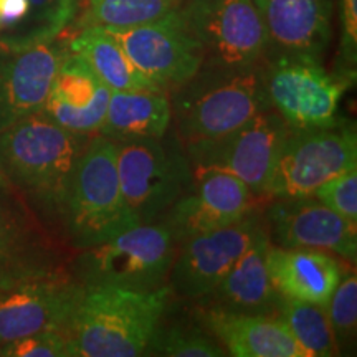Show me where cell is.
<instances>
[{
	"label": "cell",
	"instance_id": "21",
	"mask_svg": "<svg viewBox=\"0 0 357 357\" xmlns=\"http://www.w3.org/2000/svg\"><path fill=\"white\" fill-rule=\"evenodd\" d=\"M268 270L281 296L326 306L351 265L328 250L283 248L271 243Z\"/></svg>",
	"mask_w": 357,
	"mask_h": 357
},
{
	"label": "cell",
	"instance_id": "4",
	"mask_svg": "<svg viewBox=\"0 0 357 357\" xmlns=\"http://www.w3.org/2000/svg\"><path fill=\"white\" fill-rule=\"evenodd\" d=\"M73 248H88L136 227L119 187L114 141L89 137L56 212Z\"/></svg>",
	"mask_w": 357,
	"mask_h": 357
},
{
	"label": "cell",
	"instance_id": "22",
	"mask_svg": "<svg viewBox=\"0 0 357 357\" xmlns=\"http://www.w3.org/2000/svg\"><path fill=\"white\" fill-rule=\"evenodd\" d=\"M200 323L235 357H305L275 314L200 310Z\"/></svg>",
	"mask_w": 357,
	"mask_h": 357
},
{
	"label": "cell",
	"instance_id": "29",
	"mask_svg": "<svg viewBox=\"0 0 357 357\" xmlns=\"http://www.w3.org/2000/svg\"><path fill=\"white\" fill-rule=\"evenodd\" d=\"M312 197L346 220L357 223V167L329 178L314 190Z\"/></svg>",
	"mask_w": 357,
	"mask_h": 357
},
{
	"label": "cell",
	"instance_id": "11",
	"mask_svg": "<svg viewBox=\"0 0 357 357\" xmlns=\"http://www.w3.org/2000/svg\"><path fill=\"white\" fill-rule=\"evenodd\" d=\"M265 225L263 208L258 205L230 225L178 243L167 278L171 294L197 301L211 293Z\"/></svg>",
	"mask_w": 357,
	"mask_h": 357
},
{
	"label": "cell",
	"instance_id": "25",
	"mask_svg": "<svg viewBox=\"0 0 357 357\" xmlns=\"http://www.w3.org/2000/svg\"><path fill=\"white\" fill-rule=\"evenodd\" d=\"M275 316L284 324L305 357L337 354L324 306L281 296Z\"/></svg>",
	"mask_w": 357,
	"mask_h": 357
},
{
	"label": "cell",
	"instance_id": "33",
	"mask_svg": "<svg viewBox=\"0 0 357 357\" xmlns=\"http://www.w3.org/2000/svg\"><path fill=\"white\" fill-rule=\"evenodd\" d=\"M3 184H6V181H3V176H2V172H0V187H2Z\"/></svg>",
	"mask_w": 357,
	"mask_h": 357
},
{
	"label": "cell",
	"instance_id": "31",
	"mask_svg": "<svg viewBox=\"0 0 357 357\" xmlns=\"http://www.w3.org/2000/svg\"><path fill=\"white\" fill-rule=\"evenodd\" d=\"M339 12H341V48H339L341 65L336 73L354 83L357 63V0H341Z\"/></svg>",
	"mask_w": 357,
	"mask_h": 357
},
{
	"label": "cell",
	"instance_id": "2",
	"mask_svg": "<svg viewBox=\"0 0 357 357\" xmlns=\"http://www.w3.org/2000/svg\"><path fill=\"white\" fill-rule=\"evenodd\" d=\"M171 296L167 284L149 293L83 288L63 331L70 356H144Z\"/></svg>",
	"mask_w": 357,
	"mask_h": 357
},
{
	"label": "cell",
	"instance_id": "12",
	"mask_svg": "<svg viewBox=\"0 0 357 357\" xmlns=\"http://www.w3.org/2000/svg\"><path fill=\"white\" fill-rule=\"evenodd\" d=\"M137 70L171 91L197 73L204 52L182 17L181 7L160 19L129 29H105Z\"/></svg>",
	"mask_w": 357,
	"mask_h": 357
},
{
	"label": "cell",
	"instance_id": "16",
	"mask_svg": "<svg viewBox=\"0 0 357 357\" xmlns=\"http://www.w3.org/2000/svg\"><path fill=\"white\" fill-rule=\"evenodd\" d=\"M66 53L50 40L10 48L0 60V131L43 111Z\"/></svg>",
	"mask_w": 357,
	"mask_h": 357
},
{
	"label": "cell",
	"instance_id": "13",
	"mask_svg": "<svg viewBox=\"0 0 357 357\" xmlns=\"http://www.w3.org/2000/svg\"><path fill=\"white\" fill-rule=\"evenodd\" d=\"M263 211L268 235L283 248L328 250L347 261L357 257V223H351L312 195L278 197Z\"/></svg>",
	"mask_w": 357,
	"mask_h": 357
},
{
	"label": "cell",
	"instance_id": "18",
	"mask_svg": "<svg viewBox=\"0 0 357 357\" xmlns=\"http://www.w3.org/2000/svg\"><path fill=\"white\" fill-rule=\"evenodd\" d=\"M270 245L271 240L265 225L220 283L197 300L200 301V310L276 314L281 294L275 288L268 270Z\"/></svg>",
	"mask_w": 357,
	"mask_h": 357
},
{
	"label": "cell",
	"instance_id": "32",
	"mask_svg": "<svg viewBox=\"0 0 357 357\" xmlns=\"http://www.w3.org/2000/svg\"><path fill=\"white\" fill-rule=\"evenodd\" d=\"M29 13V0H0V29H10L20 24Z\"/></svg>",
	"mask_w": 357,
	"mask_h": 357
},
{
	"label": "cell",
	"instance_id": "23",
	"mask_svg": "<svg viewBox=\"0 0 357 357\" xmlns=\"http://www.w3.org/2000/svg\"><path fill=\"white\" fill-rule=\"evenodd\" d=\"M172 126L171 98L166 89L111 91L100 132L108 139L162 137Z\"/></svg>",
	"mask_w": 357,
	"mask_h": 357
},
{
	"label": "cell",
	"instance_id": "24",
	"mask_svg": "<svg viewBox=\"0 0 357 357\" xmlns=\"http://www.w3.org/2000/svg\"><path fill=\"white\" fill-rule=\"evenodd\" d=\"M70 53L82 58L89 70L111 91H149L162 89L146 78L131 63L119 43L100 26L82 29L70 42Z\"/></svg>",
	"mask_w": 357,
	"mask_h": 357
},
{
	"label": "cell",
	"instance_id": "14",
	"mask_svg": "<svg viewBox=\"0 0 357 357\" xmlns=\"http://www.w3.org/2000/svg\"><path fill=\"white\" fill-rule=\"evenodd\" d=\"M192 172L190 189L160 220L171 230L177 245L194 235L230 225L261 202L231 174L211 169Z\"/></svg>",
	"mask_w": 357,
	"mask_h": 357
},
{
	"label": "cell",
	"instance_id": "3",
	"mask_svg": "<svg viewBox=\"0 0 357 357\" xmlns=\"http://www.w3.org/2000/svg\"><path fill=\"white\" fill-rule=\"evenodd\" d=\"M89 137L61 128L40 111L0 131V166L43 211L56 215Z\"/></svg>",
	"mask_w": 357,
	"mask_h": 357
},
{
	"label": "cell",
	"instance_id": "26",
	"mask_svg": "<svg viewBox=\"0 0 357 357\" xmlns=\"http://www.w3.org/2000/svg\"><path fill=\"white\" fill-rule=\"evenodd\" d=\"M182 3L184 0H88L78 24L82 29H129L158 20Z\"/></svg>",
	"mask_w": 357,
	"mask_h": 357
},
{
	"label": "cell",
	"instance_id": "19",
	"mask_svg": "<svg viewBox=\"0 0 357 357\" xmlns=\"http://www.w3.org/2000/svg\"><path fill=\"white\" fill-rule=\"evenodd\" d=\"M63 270L47 234L10 200L0 197V289Z\"/></svg>",
	"mask_w": 357,
	"mask_h": 357
},
{
	"label": "cell",
	"instance_id": "15",
	"mask_svg": "<svg viewBox=\"0 0 357 357\" xmlns=\"http://www.w3.org/2000/svg\"><path fill=\"white\" fill-rule=\"evenodd\" d=\"M82 289L68 270L0 289V344L48 329L65 331Z\"/></svg>",
	"mask_w": 357,
	"mask_h": 357
},
{
	"label": "cell",
	"instance_id": "20",
	"mask_svg": "<svg viewBox=\"0 0 357 357\" xmlns=\"http://www.w3.org/2000/svg\"><path fill=\"white\" fill-rule=\"evenodd\" d=\"M111 89L82 58L66 53L53 79L43 113L71 132L93 136L105 121Z\"/></svg>",
	"mask_w": 357,
	"mask_h": 357
},
{
	"label": "cell",
	"instance_id": "27",
	"mask_svg": "<svg viewBox=\"0 0 357 357\" xmlns=\"http://www.w3.org/2000/svg\"><path fill=\"white\" fill-rule=\"evenodd\" d=\"M144 354L166 357H223L227 356V351L205 329L204 324H187L181 321L166 326L160 319Z\"/></svg>",
	"mask_w": 357,
	"mask_h": 357
},
{
	"label": "cell",
	"instance_id": "6",
	"mask_svg": "<svg viewBox=\"0 0 357 357\" xmlns=\"http://www.w3.org/2000/svg\"><path fill=\"white\" fill-rule=\"evenodd\" d=\"M114 144L119 187L134 223L160 222L194 181L190 160L176 131Z\"/></svg>",
	"mask_w": 357,
	"mask_h": 357
},
{
	"label": "cell",
	"instance_id": "30",
	"mask_svg": "<svg viewBox=\"0 0 357 357\" xmlns=\"http://www.w3.org/2000/svg\"><path fill=\"white\" fill-rule=\"evenodd\" d=\"M0 356L7 357H65L70 356L68 339L63 331L48 329L32 336L3 342Z\"/></svg>",
	"mask_w": 357,
	"mask_h": 357
},
{
	"label": "cell",
	"instance_id": "5",
	"mask_svg": "<svg viewBox=\"0 0 357 357\" xmlns=\"http://www.w3.org/2000/svg\"><path fill=\"white\" fill-rule=\"evenodd\" d=\"M176 253L177 243L166 223H147L79 248L68 271L83 288L149 293L166 287Z\"/></svg>",
	"mask_w": 357,
	"mask_h": 357
},
{
	"label": "cell",
	"instance_id": "10",
	"mask_svg": "<svg viewBox=\"0 0 357 357\" xmlns=\"http://www.w3.org/2000/svg\"><path fill=\"white\" fill-rule=\"evenodd\" d=\"M181 12L204 63L242 68L265 61L268 35L253 0H189Z\"/></svg>",
	"mask_w": 357,
	"mask_h": 357
},
{
	"label": "cell",
	"instance_id": "17",
	"mask_svg": "<svg viewBox=\"0 0 357 357\" xmlns=\"http://www.w3.org/2000/svg\"><path fill=\"white\" fill-rule=\"evenodd\" d=\"M268 35V55L323 60L333 37V0H253Z\"/></svg>",
	"mask_w": 357,
	"mask_h": 357
},
{
	"label": "cell",
	"instance_id": "9",
	"mask_svg": "<svg viewBox=\"0 0 357 357\" xmlns=\"http://www.w3.org/2000/svg\"><path fill=\"white\" fill-rule=\"evenodd\" d=\"M271 108L293 128L326 126L337 121V108L352 82L328 73L323 60L301 55H271L263 63Z\"/></svg>",
	"mask_w": 357,
	"mask_h": 357
},
{
	"label": "cell",
	"instance_id": "8",
	"mask_svg": "<svg viewBox=\"0 0 357 357\" xmlns=\"http://www.w3.org/2000/svg\"><path fill=\"white\" fill-rule=\"evenodd\" d=\"M291 124L273 108L253 116L220 139L184 147L192 171H220L242 181L261 202Z\"/></svg>",
	"mask_w": 357,
	"mask_h": 357
},
{
	"label": "cell",
	"instance_id": "7",
	"mask_svg": "<svg viewBox=\"0 0 357 357\" xmlns=\"http://www.w3.org/2000/svg\"><path fill=\"white\" fill-rule=\"evenodd\" d=\"M357 167V136L352 123L289 129L268 187V200L305 197L329 178Z\"/></svg>",
	"mask_w": 357,
	"mask_h": 357
},
{
	"label": "cell",
	"instance_id": "28",
	"mask_svg": "<svg viewBox=\"0 0 357 357\" xmlns=\"http://www.w3.org/2000/svg\"><path fill=\"white\" fill-rule=\"evenodd\" d=\"M337 354L351 356L357 336V276L349 270L324 306Z\"/></svg>",
	"mask_w": 357,
	"mask_h": 357
},
{
	"label": "cell",
	"instance_id": "1",
	"mask_svg": "<svg viewBox=\"0 0 357 357\" xmlns=\"http://www.w3.org/2000/svg\"><path fill=\"white\" fill-rule=\"evenodd\" d=\"M263 63L242 68L202 63L194 77L169 91L174 131L182 146L220 139L271 108Z\"/></svg>",
	"mask_w": 357,
	"mask_h": 357
}]
</instances>
